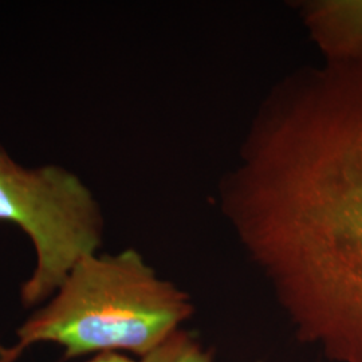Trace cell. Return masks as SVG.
Listing matches in <instances>:
<instances>
[{
	"mask_svg": "<svg viewBox=\"0 0 362 362\" xmlns=\"http://www.w3.org/2000/svg\"><path fill=\"white\" fill-rule=\"evenodd\" d=\"M192 313L189 297L158 278L134 250L93 254L18 329L13 350L21 356L34 344L54 342L65 349V360L121 350L143 357Z\"/></svg>",
	"mask_w": 362,
	"mask_h": 362,
	"instance_id": "7a4b0ae2",
	"label": "cell"
},
{
	"mask_svg": "<svg viewBox=\"0 0 362 362\" xmlns=\"http://www.w3.org/2000/svg\"><path fill=\"white\" fill-rule=\"evenodd\" d=\"M18 357H19V356L13 351V349H11L10 356H7V357H4V358H0V362H13Z\"/></svg>",
	"mask_w": 362,
	"mask_h": 362,
	"instance_id": "52a82bcc",
	"label": "cell"
},
{
	"mask_svg": "<svg viewBox=\"0 0 362 362\" xmlns=\"http://www.w3.org/2000/svg\"><path fill=\"white\" fill-rule=\"evenodd\" d=\"M140 362H212V353L192 333L179 329L143 356Z\"/></svg>",
	"mask_w": 362,
	"mask_h": 362,
	"instance_id": "5b68a950",
	"label": "cell"
},
{
	"mask_svg": "<svg viewBox=\"0 0 362 362\" xmlns=\"http://www.w3.org/2000/svg\"><path fill=\"white\" fill-rule=\"evenodd\" d=\"M86 362H136L129 358L128 356L118 353V351H105L98 353L95 357Z\"/></svg>",
	"mask_w": 362,
	"mask_h": 362,
	"instance_id": "8992f818",
	"label": "cell"
},
{
	"mask_svg": "<svg viewBox=\"0 0 362 362\" xmlns=\"http://www.w3.org/2000/svg\"><path fill=\"white\" fill-rule=\"evenodd\" d=\"M230 209L298 339L362 362V55L327 62L272 103Z\"/></svg>",
	"mask_w": 362,
	"mask_h": 362,
	"instance_id": "6da1fadb",
	"label": "cell"
},
{
	"mask_svg": "<svg viewBox=\"0 0 362 362\" xmlns=\"http://www.w3.org/2000/svg\"><path fill=\"white\" fill-rule=\"evenodd\" d=\"M0 221L21 227L35 248V269L21 287L26 308L52 298L78 262L101 246V211L79 177L57 165L23 167L1 145Z\"/></svg>",
	"mask_w": 362,
	"mask_h": 362,
	"instance_id": "3957f363",
	"label": "cell"
},
{
	"mask_svg": "<svg viewBox=\"0 0 362 362\" xmlns=\"http://www.w3.org/2000/svg\"><path fill=\"white\" fill-rule=\"evenodd\" d=\"M306 23L327 62L362 55V0H325L306 6Z\"/></svg>",
	"mask_w": 362,
	"mask_h": 362,
	"instance_id": "277c9868",
	"label": "cell"
}]
</instances>
